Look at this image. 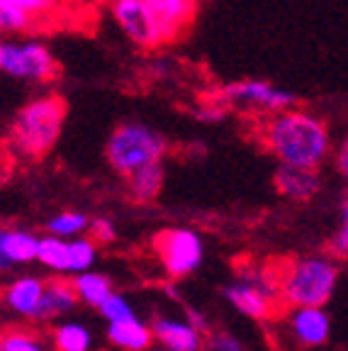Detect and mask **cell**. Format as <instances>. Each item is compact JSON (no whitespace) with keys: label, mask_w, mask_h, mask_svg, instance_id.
Listing matches in <instances>:
<instances>
[{"label":"cell","mask_w":348,"mask_h":351,"mask_svg":"<svg viewBox=\"0 0 348 351\" xmlns=\"http://www.w3.org/2000/svg\"><path fill=\"white\" fill-rule=\"evenodd\" d=\"M261 139L277 164L319 169L334 154L332 132L319 115L310 110L290 108L263 122Z\"/></svg>","instance_id":"cell-1"},{"label":"cell","mask_w":348,"mask_h":351,"mask_svg":"<svg viewBox=\"0 0 348 351\" xmlns=\"http://www.w3.org/2000/svg\"><path fill=\"white\" fill-rule=\"evenodd\" d=\"M69 105L61 95L44 93L15 112L8 132L12 152L25 159H44L56 147L64 130Z\"/></svg>","instance_id":"cell-2"},{"label":"cell","mask_w":348,"mask_h":351,"mask_svg":"<svg viewBox=\"0 0 348 351\" xmlns=\"http://www.w3.org/2000/svg\"><path fill=\"white\" fill-rule=\"evenodd\" d=\"M338 261L332 254H307L280 269V302L288 307H324L338 285Z\"/></svg>","instance_id":"cell-3"},{"label":"cell","mask_w":348,"mask_h":351,"mask_svg":"<svg viewBox=\"0 0 348 351\" xmlns=\"http://www.w3.org/2000/svg\"><path fill=\"white\" fill-rule=\"evenodd\" d=\"M169 152V142L161 132L142 122H122L114 127L105 144V156L120 176H132L144 166L161 164Z\"/></svg>","instance_id":"cell-4"},{"label":"cell","mask_w":348,"mask_h":351,"mask_svg":"<svg viewBox=\"0 0 348 351\" xmlns=\"http://www.w3.org/2000/svg\"><path fill=\"white\" fill-rule=\"evenodd\" d=\"M224 298L236 313L249 319H268L280 302V271H268L261 266H249L229 285H224Z\"/></svg>","instance_id":"cell-5"},{"label":"cell","mask_w":348,"mask_h":351,"mask_svg":"<svg viewBox=\"0 0 348 351\" xmlns=\"http://www.w3.org/2000/svg\"><path fill=\"white\" fill-rule=\"evenodd\" d=\"M158 263L171 280L192 276L205 261V244L192 227H169L153 239Z\"/></svg>","instance_id":"cell-6"},{"label":"cell","mask_w":348,"mask_h":351,"mask_svg":"<svg viewBox=\"0 0 348 351\" xmlns=\"http://www.w3.org/2000/svg\"><path fill=\"white\" fill-rule=\"evenodd\" d=\"M0 71L15 81L47 83L59 73V64L37 39H5L0 44Z\"/></svg>","instance_id":"cell-7"},{"label":"cell","mask_w":348,"mask_h":351,"mask_svg":"<svg viewBox=\"0 0 348 351\" xmlns=\"http://www.w3.org/2000/svg\"><path fill=\"white\" fill-rule=\"evenodd\" d=\"M110 15L117 27L142 49H156L166 44L161 25L151 10L149 0H110Z\"/></svg>","instance_id":"cell-8"},{"label":"cell","mask_w":348,"mask_h":351,"mask_svg":"<svg viewBox=\"0 0 348 351\" xmlns=\"http://www.w3.org/2000/svg\"><path fill=\"white\" fill-rule=\"evenodd\" d=\"M222 100L227 105H239V108H253L263 110V112H283V110L295 108L297 95L293 90L277 88L261 78H246V81L229 83L222 90Z\"/></svg>","instance_id":"cell-9"},{"label":"cell","mask_w":348,"mask_h":351,"mask_svg":"<svg viewBox=\"0 0 348 351\" xmlns=\"http://www.w3.org/2000/svg\"><path fill=\"white\" fill-rule=\"evenodd\" d=\"M285 327L290 339L302 349H316L332 337V317L324 307H288Z\"/></svg>","instance_id":"cell-10"},{"label":"cell","mask_w":348,"mask_h":351,"mask_svg":"<svg viewBox=\"0 0 348 351\" xmlns=\"http://www.w3.org/2000/svg\"><path fill=\"white\" fill-rule=\"evenodd\" d=\"M151 332L156 344L164 351H202L205 349V332L185 317L156 315L151 319Z\"/></svg>","instance_id":"cell-11"},{"label":"cell","mask_w":348,"mask_h":351,"mask_svg":"<svg viewBox=\"0 0 348 351\" xmlns=\"http://www.w3.org/2000/svg\"><path fill=\"white\" fill-rule=\"evenodd\" d=\"M44 291H47V280L39 276H17L3 291V300H5L8 313L15 315L20 319H37L39 307L44 300Z\"/></svg>","instance_id":"cell-12"},{"label":"cell","mask_w":348,"mask_h":351,"mask_svg":"<svg viewBox=\"0 0 348 351\" xmlns=\"http://www.w3.org/2000/svg\"><path fill=\"white\" fill-rule=\"evenodd\" d=\"M42 237L25 227H3L0 230V269L10 271L15 266H27L39 258Z\"/></svg>","instance_id":"cell-13"},{"label":"cell","mask_w":348,"mask_h":351,"mask_svg":"<svg viewBox=\"0 0 348 351\" xmlns=\"http://www.w3.org/2000/svg\"><path fill=\"white\" fill-rule=\"evenodd\" d=\"M275 183L277 193L295 203H310L319 195L321 191V176L316 169H299V166H285L277 164L275 169Z\"/></svg>","instance_id":"cell-14"},{"label":"cell","mask_w":348,"mask_h":351,"mask_svg":"<svg viewBox=\"0 0 348 351\" xmlns=\"http://www.w3.org/2000/svg\"><path fill=\"white\" fill-rule=\"evenodd\" d=\"M78 302L81 300H78L73 278L69 280L66 276L49 278L47 280V291H44L42 307H39V315L34 322H56V319L73 313V307H76Z\"/></svg>","instance_id":"cell-15"},{"label":"cell","mask_w":348,"mask_h":351,"mask_svg":"<svg viewBox=\"0 0 348 351\" xmlns=\"http://www.w3.org/2000/svg\"><path fill=\"white\" fill-rule=\"evenodd\" d=\"M156 15L166 44L175 42L185 29L190 27L192 17L197 12V0H149Z\"/></svg>","instance_id":"cell-16"},{"label":"cell","mask_w":348,"mask_h":351,"mask_svg":"<svg viewBox=\"0 0 348 351\" xmlns=\"http://www.w3.org/2000/svg\"><path fill=\"white\" fill-rule=\"evenodd\" d=\"M105 335H108L110 344L120 351H149L151 344H156L151 324L144 322L139 315L117 319V322H108Z\"/></svg>","instance_id":"cell-17"},{"label":"cell","mask_w":348,"mask_h":351,"mask_svg":"<svg viewBox=\"0 0 348 351\" xmlns=\"http://www.w3.org/2000/svg\"><path fill=\"white\" fill-rule=\"evenodd\" d=\"M164 178H166L164 164L144 166V169L127 176V193H129V197L136 200V203H151V200L158 197L161 188H164Z\"/></svg>","instance_id":"cell-18"},{"label":"cell","mask_w":348,"mask_h":351,"mask_svg":"<svg viewBox=\"0 0 348 351\" xmlns=\"http://www.w3.org/2000/svg\"><path fill=\"white\" fill-rule=\"evenodd\" d=\"M73 285H76L78 300L88 307H95V310L114 293L112 280L105 274H98V271H92V269L86 271V274L73 276Z\"/></svg>","instance_id":"cell-19"},{"label":"cell","mask_w":348,"mask_h":351,"mask_svg":"<svg viewBox=\"0 0 348 351\" xmlns=\"http://www.w3.org/2000/svg\"><path fill=\"white\" fill-rule=\"evenodd\" d=\"M54 349L56 351H90L92 349V335L88 324L78 319H64L54 327Z\"/></svg>","instance_id":"cell-20"},{"label":"cell","mask_w":348,"mask_h":351,"mask_svg":"<svg viewBox=\"0 0 348 351\" xmlns=\"http://www.w3.org/2000/svg\"><path fill=\"white\" fill-rule=\"evenodd\" d=\"M39 263L47 271H54L59 276H69V263H71V254H69V239H61L54 234H44L42 244H39Z\"/></svg>","instance_id":"cell-21"},{"label":"cell","mask_w":348,"mask_h":351,"mask_svg":"<svg viewBox=\"0 0 348 351\" xmlns=\"http://www.w3.org/2000/svg\"><path fill=\"white\" fill-rule=\"evenodd\" d=\"M90 230V219L81 210H64L47 222V234L61 237V239H76Z\"/></svg>","instance_id":"cell-22"},{"label":"cell","mask_w":348,"mask_h":351,"mask_svg":"<svg viewBox=\"0 0 348 351\" xmlns=\"http://www.w3.org/2000/svg\"><path fill=\"white\" fill-rule=\"evenodd\" d=\"M69 254H71V263H69V274H86L95 266L98 261V241L92 237H76L69 239Z\"/></svg>","instance_id":"cell-23"},{"label":"cell","mask_w":348,"mask_h":351,"mask_svg":"<svg viewBox=\"0 0 348 351\" xmlns=\"http://www.w3.org/2000/svg\"><path fill=\"white\" fill-rule=\"evenodd\" d=\"M32 17L17 5L15 0H0V27L8 34L25 32L32 27Z\"/></svg>","instance_id":"cell-24"},{"label":"cell","mask_w":348,"mask_h":351,"mask_svg":"<svg viewBox=\"0 0 348 351\" xmlns=\"http://www.w3.org/2000/svg\"><path fill=\"white\" fill-rule=\"evenodd\" d=\"M0 351H44V341L29 329H5L0 339Z\"/></svg>","instance_id":"cell-25"},{"label":"cell","mask_w":348,"mask_h":351,"mask_svg":"<svg viewBox=\"0 0 348 351\" xmlns=\"http://www.w3.org/2000/svg\"><path fill=\"white\" fill-rule=\"evenodd\" d=\"M329 254L336 258H346L348 256V197L338 208V225L334 237L329 239Z\"/></svg>","instance_id":"cell-26"},{"label":"cell","mask_w":348,"mask_h":351,"mask_svg":"<svg viewBox=\"0 0 348 351\" xmlns=\"http://www.w3.org/2000/svg\"><path fill=\"white\" fill-rule=\"evenodd\" d=\"M98 313L105 322H117V319H125V317L136 315L134 307H132V302L127 300L125 295H120V293H112V295H110L108 300L98 307Z\"/></svg>","instance_id":"cell-27"},{"label":"cell","mask_w":348,"mask_h":351,"mask_svg":"<svg viewBox=\"0 0 348 351\" xmlns=\"http://www.w3.org/2000/svg\"><path fill=\"white\" fill-rule=\"evenodd\" d=\"M207 349L210 351H244V341L236 335L227 332V329H217V332H210L207 337Z\"/></svg>","instance_id":"cell-28"},{"label":"cell","mask_w":348,"mask_h":351,"mask_svg":"<svg viewBox=\"0 0 348 351\" xmlns=\"http://www.w3.org/2000/svg\"><path fill=\"white\" fill-rule=\"evenodd\" d=\"M15 3L27 12L32 20H42V17L54 15V10L61 5V0H15Z\"/></svg>","instance_id":"cell-29"},{"label":"cell","mask_w":348,"mask_h":351,"mask_svg":"<svg viewBox=\"0 0 348 351\" xmlns=\"http://www.w3.org/2000/svg\"><path fill=\"white\" fill-rule=\"evenodd\" d=\"M90 237L98 244H110V241H114V237H117V227H114V222L110 217H92L90 219Z\"/></svg>","instance_id":"cell-30"},{"label":"cell","mask_w":348,"mask_h":351,"mask_svg":"<svg viewBox=\"0 0 348 351\" xmlns=\"http://www.w3.org/2000/svg\"><path fill=\"white\" fill-rule=\"evenodd\" d=\"M334 166H336V173L348 183V132L334 147Z\"/></svg>","instance_id":"cell-31"},{"label":"cell","mask_w":348,"mask_h":351,"mask_svg":"<svg viewBox=\"0 0 348 351\" xmlns=\"http://www.w3.org/2000/svg\"><path fill=\"white\" fill-rule=\"evenodd\" d=\"M224 112H227V108H224V100L222 103H207L202 110H197V117L200 120H205V122H217V120H222L224 117Z\"/></svg>","instance_id":"cell-32"}]
</instances>
